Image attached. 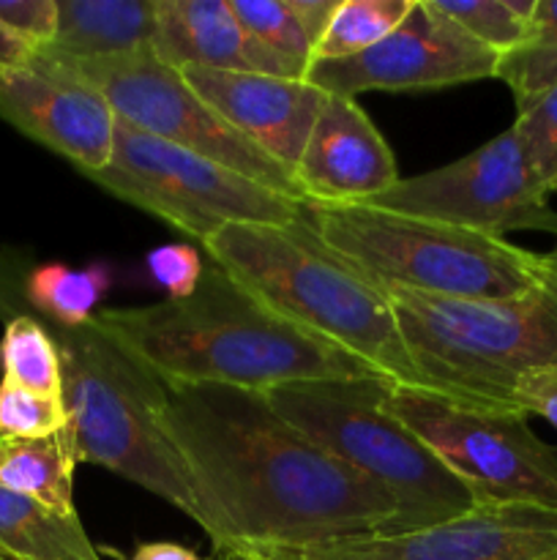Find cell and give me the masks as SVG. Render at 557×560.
<instances>
[{"label": "cell", "mask_w": 557, "mask_h": 560, "mask_svg": "<svg viewBox=\"0 0 557 560\" xmlns=\"http://www.w3.org/2000/svg\"><path fill=\"white\" fill-rule=\"evenodd\" d=\"M162 386L158 427L218 556L391 530L393 498L284 421L262 392L216 383Z\"/></svg>", "instance_id": "obj_1"}, {"label": "cell", "mask_w": 557, "mask_h": 560, "mask_svg": "<svg viewBox=\"0 0 557 560\" xmlns=\"http://www.w3.org/2000/svg\"><path fill=\"white\" fill-rule=\"evenodd\" d=\"M96 323L162 383L271 392L295 381L377 375L278 315L216 262L186 299L98 310Z\"/></svg>", "instance_id": "obj_2"}, {"label": "cell", "mask_w": 557, "mask_h": 560, "mask_svg": "<svg viewBox=\"0 0 557 560\" xmlns=\"http://www.w3.org/2000/svg\"><path fill=\"white\" fill-rule=\"evenodd\" d=\"M202 246L216 266L306 334L336 345L393 386L448 399L415 366L380 284L325 249L304 219L227 224Z\"/></svg>", "instance_id": "obj_3"}, {"label": "cell", "mask_w": 557, "mask_h": 560, "mask_svg": "<svg viewBox=\"0 0 557 560\" xmlns=\"http://www.w3.org/2000/svg\"><path fill=\"white\" fill-rule=\"evenodd\" d=\"M377 284L391 301L415 366L451 402L519 410L513 399L519 377L557 364V293L546 284L506 301L451 299Z\"/></svg>", "instance_id": "obj_4"}, {"label": "cell", "mask_w": 557, "mask_h": 560, "mask_svg": "<svg viewBox=\"0 0 557 560\" xmlns=\"http://www.w3.org/2000/svg\"><path fill=\"white\" fill-rule=\"evenodd\" d=\"M391 388L386 377L360 375L295 381L262 394L295 430L393 498L396 520L388 534L431 528L473 512L478 501L464 481L388 410Z\"/></svg>", "instance_id": "obj_5"}, {"label": "cell", "mask_w": 557, "mask_h": 560, "mask_svg": "<svg viewBox=\"0 0 557 560\" xmlns=\"http://www.w3.org/2000/svg\"><path fill=\"white\" fill-rule=\"evenodd\" d=\"M304 222L325 249L377 282L451 299H522L544 257L506 238L369 206H311Z\"/></svg>", "instance_id": "obj_6"}, {"label": "cell", "mask_w": 557, "mask_h": 560, "mask_svg": "<svg viewBox=\"0 0 557 560\" xmlns=\"http://www.w3.org/2000/svg\"><path fill=\"white\" fill-rule=\"evenodd\" d=\"M85 178L200 244L227 224H295L304 219V202L120 118L112 159Z\"/></svg>", "instance_id": "obj_7"}, {"label": "cell", "mask_w": 557, "mask_h": 560, "mask_svg": "<svg viewBox=\"0 0 557 560\" xmlns=\"http://www.w3.org/2000/svg\"><path fill=\"white\" fill-rule=\"evenodd\" d=\"M388 410L484 503L557 509V446L530 430L528 413L481 410L393 386Z\"/></svg>", "instance_id": "obj_8"}, {"label": "cell", "mask_w": 557, "mask_h": 560, "mask_svg": "<svg viewBox=\"0 0 557 560\" xmlns=\"http://www.w3.org/2000/svg\"><path fill=\"white\" fill-rule=\"evenodd\" d=\"M42 58L66 66L91 82L109 102L120 120L178 145L183 151L224 164L244 178L257 180L289 200L304 202L289 170L251 145L244 135L224 124L180 77L156 58L151 47L129 55L96 60H69L36 52Z\"/></svg>", "instance_id": "obj_9"}, {"label": "cell", "mask_w": 557, "mask_h": 560, "mask_svg": "<svg viewBox=\"0 0 557 560\" xmlns=\"http://www.w3.org/2000/svg\"><path fill=\"white\" fill-rule=\"evenodd\" d=\"M549 197L519 137L506 129L467 156L431 173L399 178L360 206L435 219L495 238L517 230H538L557 238V211Z\"/></svg>", "instance_id": "obj_10"}, {"label": "cell", "mask_w": 557, "mask_h": 560, "mask_svg": "<svg viewBox=\"0 0 557 560\" xmlns=\"http://www.w3.org/2000/svg\"><path fill=\"white\" fill-rule=\"evenodd\" d=\"M497 58L431 5L415 0L402 25L366 52L342 60H315L304 80L322 93L355 98L369 91H440L495 77Z\"/></svg>", "instance_id": "obj_11"}, {"label": "cell", "mask_w": 557, "mask_h": 560, "mask_svg": "<svg viewBox=\"0 0 557 560\" xmlns=\"http://www.w3.org/2000/svg\"><path fill=\"white\" fill-rule=\"evenodd\" d=\"M251 560H555L557 509L484 503L410 534L353 536L295 550L240 552Z\"/></svg>", "instance_id": "obj_12"}, {"label": "cell", "mask_w": 557, "mask_h": 560, "mask_svg": "<svg viewBox=\"0 0 557 560\" xmlns=\"http://www.w3.org/2000/svg\"><path fill=\"white\" fill-rule=\"evenodd\" d=\"M0 118L82 175L112 159L115 109L91 82L42 55L0 74Z\"/></svg>", "instance_id": "obj_13"}, {"label": "cell", "mask_w": 557, "mask_h": 560, "mask_svg": "<svg viewBox=\"0 0 557 560\" xmlns=\"http://www.w3.org/2000/svg\"><path fill=\"white\" fill-rule=\"evenodd\" d=\"M293 178L311 206H360L391 189L399 170L366 109L355 98L325 93Z\"/></svg>", "instance_id": "obj_14"}, {"label": "cell", "mask_w": 557, "mask_h": 560, "mask_svg": "<svg viewBox=\"0 0 557 560\" xmlns=\"http://www.w3.org/2000/svg\"><path fill=\"white\" fill-rule=\"evenodd\" d=\"M186 85L265 156L295 173L325 93L306 80L249 71L183 69Z\"/></svg>", "instance_id": "obj_15"}, {"label": "cell", "mask_w": 557, "mask_h": 560, "mask_svg": "<svg viewBox=\"0 0 557 560\" xmlns=\"http://www.w3.org/2000/svg\"><path fill=\"white\" fill-rule=\"evenodd\" d=\"M151 49L175 71H249L300 80L284 60L249 36L229 0H156Z\"/></svg>", "instance_id": "obj_16"}, {"label": "cell", "mask_w": 557, "mask_h": 560, "mask_svg": "<svg viewBox=\"0 0 557 560\" xmlns=\"http://www.w3.org/2000/svg\"><path fill=\"white\" fill-rule=\"evenodd\" d=\"M55 42L38 52L69 60H96L151 47L156 0H58Z\"/></svg>", "instance_id": "obj_17"}, {"label": "cell", "mask_w": 557, "mask_h": 560, "mask_svg": "<svg viewBox=\"0 0 557 560\" xmlns=\"http://www.w3.org/2000/svg\"><path fill=\"white\" fill-rule=\"evenodd\" d=\"M80 463L74 424L47 438L0 435V487L58 514H76L74 468Z\"/></svg>", "instance_id": "obj_18"}, {"label": "cell", "mask_w": 557, "mask_h": 560, "mask_svg": "<svg viewBox=\"0 0 557 560\" xmlns=\"http://www.w3.org/2000/svg\"><path fill=\"white\" fill-rule=\"evenodd\" d=\"M0 556L14 560H104L80 514H58L0 487Z\"/></svg>", "instance_id": "obj_19"}, {"label": "cell", "mask_w": 557, "mask_h": 560, "mask_svg": "<svg viewBox=\"0 0 557 560\" xmlns=\"http://www.w3.org/2000/svg\"><path fill=\"white\" fill-rule=\"evenodd\" d=\"M495 77L511 88L517 113L557 85V0H535L528 36L497 58Z\"/></svg>", "instance_id": "obj_20"}, {"label": "cell", "mask_w": 557, "mask_h": 560, "mask_svg": "<svg viewBox=\"0 0 557 560\" xmlns=\"http://www.w3.org/2000/svg\"><path fill=\"white\" fill-rule=\"evenodd\" d=\"M0 370H3L0 381L63 399V370H60L58 345L36 317H5L3 339H0Z\"/></svg>", "instance_id": "obj_21"}, {"label": "cell", "mask_w": 557, "mask_h": 560, "mask_svg": "<svg viewBox=\"0 0 557 560\" xmlns=\"http://www.w3.org/2000/svg\"><path fill=\"white\" fill-rule=\"evenodd\" d=\"M415 0H339L331 22L315 44V60H342L366 52L402 25Z\"/></svg>", "instance_id": "obj_22"}, {"label": "cell", "mask_w": 557, "mask_h": 560, "mask_svg": "<svg viewBox=\"0 0 557 560\" xmlns=\"http://www.w3.org/2000/svg\"><path fill=\"white\" fill-rule=\"evenodd\" d=\"M431 5L470 38L506 55L528 36L535 0H431Z\"/></svg>", "instance_id": "obj_23"}, {"label": "cell", "mask_w": 557, "mask_h": 560, "mask_svg": "<svg viewBox=\"0 0 557 560\" xmlns=\"http://www.w3.org/2000/svg\"><path fill=\"white\" fill-rule=\"evenodd\" d=\"M240 25L254 36L268 52L289 66L304 80L311 63L315 44L304 33L300 22L295 20L287 0H229Z\"/></svg>", "instance_id": "obj_24"}, {"label": "cell", "mask_w": 557, "mask_h": 560, "mask_svg": "<svg viewBox=\"0 0 557 560\" xmlns=\"http://www.w3.org/2000/svg\"><path fill=\"white\" fill-rule=\"evenodd\" d=\"M69 424L71 416L66 399L0 381V435L3 438H47Z\"/></svg>", "instance_id": "obj_25"}, {"label": "cell", "mask_w": 557, "mask_h": 560, "mask_svg": "<svg viewBox=\"0 0 557 560\" xmlns=\"http://www.w3.org/2000/svg\"><path fill=\"white\" fill-rule=\"evenodd\" d=\"M513 135L522 142L535 178L549 195L557 191V85L546 91L538 102L517 113Z\"/></svg>", "instance_id": "obj_26"}, {"label": "cell", "mask_w": 557, "mask_h": 560, "mask_svg": "<svg viewBox=\"0 0 557 560\" xmlns=\"http://www.w3.org/2000/svg\"><path fill=\"white\" fill-rule=\"evenodd\" d=\"M147 273L156 284H162L169 299H186L197 290L205 266H202L200 252L191 244H164L147 252L145 257Z\"/></svg>", "instance_id": "obj_27"}, {"label": "cell", "mask_w": 557, "mask_h": 560, "mask_svg": "<svg viewBox=\"0 0 557 560\" xmlns=\"http://www.w3.org/2000/svg\"><path fill=\"white\" fill-rule=\"evenodd\" d=\"M60 20L58 0H0V25L33 52L55 42Z\"/></svg>", "instance_id": "obj_28"}, {"label": "cell", "mask_w": 557, "mask_h": 560, "mask_svg": "<svg viewBox=\"0 0 557 560\" xmlns=\"http://www.w3.org/2000/svg\"><path fill=\"white\" fill-rule=\"evenodd\" d=\"M513 399L528 416H541L557 430V364L524 372L513 386Z\"/></svg>", "instance_id": "obj_29"}, {"label": "cell", "mask_w": 557, "mask_h": 560, "mask_svg": "<svg viewBox=\"0 0 557 560\" xmlns=\"http://www.w3.org/2000/svg\"><path fill=\"white\" fill-rule=\"evenodd\" d=\"M287 3L289 9H293L295 20L300 22L304 33L309 36V42L317 44L322 33H325L339 0H287Z\"/></svg>", "instance_id": "obj_30"}, {"label": "cell", "mask_w": 557, "mask_h": 560, "mask_svg": "<svg viewBox=\"0 0 557 560\" xmlns=\"http://www.w3.org/2000/svg\"><path fill=\"white\" fill-rule=\"evenodd\" d=\"M33 49L16 36H11L3 25H0V74L11 69H22L33 60Z\"/></svg>", "instance_id": "obj_31"}, {"label": "cell", "mask_w": 557, "mask_h": 560, "mask_svg": "<svg viewBox=\"0 0 557 560\" xmlns=\"http://www.w3.org/2000/svg\"><path fill=\"white\" fill-rule=\"evenodd\" d=\"M129 560H211V558H200L194 550L175 545V541H147V545L137 547V552Z\"/></svg>", "instance_id": "obj_32"}, {"label": "cell", "mask_w": 557, "mask_h": 560, "mask_svg": "<svg viewBox=\"0 0 557 560\" xmlns=\"http://www.w3.org/2000/svg\"><path fill=\"white\" fill-rule=\"evenodd\" d=\"M222 560H251L249 556H240V552H229V556H222Z\"/></svg>", "instance_id": "obj_33"}, {"label": "cell", "mask_w": 557, "mask_h": 560, "mask_svg": "<svg viewBox=\"0 0 557 560\" xmlns=\"http://www.w3.org/2000/svg\"><path fill=\"white\" fill-rule=\"evenodd\" d=\"M0 560H14V558H5V556H0Z\"/></svg>", "instance_id": "obj_34"}, {"label": "cell", "mask_w": 557, "mask_h": 560, "mask_svg": "<svg viewBox=\"0 0 557 560\" xmlns=\"http://www.w3.org/2000/svg\"><path fill=\"white\" fill-rule=\"evenodd\" d=\"M555 560H557V558H555Z\"/></svg>", "instance_id": "obj_35"}]
</instances>
